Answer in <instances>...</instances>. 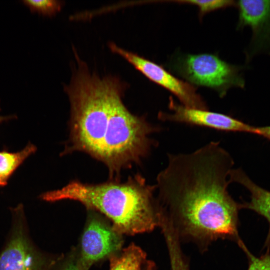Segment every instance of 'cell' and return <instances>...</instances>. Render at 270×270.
Returning <instances> with one entry per match:
<instances>
[{
    "label": "cell",
    "mask_w": 270,
    "mask_h": 270,
    "mask_svg": "<svg viewBox=\"0 0 270 270\" xmlns=\"http://www.w3.org/2000/svg\"><path fill=\"white\" fill-rule=\"evenodd\" d=\"M167 157L156 178V198L181 242H192L204 252L218 240L240 242L241 205L228 190L234 165L230 153L212 141L192 152Z\"/></svg>",
    "instance_id": "cell-1"
},
{
    "label": "cell",
    "mask_w": 270,
    "mask_h": 270,
    "mask_svg": "<svg viewBox=\"0 0 270 270\" xmlns=\"http://www.w3.org/2000/svg\"><path fill=\"white\" fill-rule=\"evenodd\" d=\"M76 68L64 88L70 106V136L64 153H86L104 164L111 179L139 164L158 143L151 135L162 128L132 114L122 100L126 84L100 77L76 56Z\"/></svg>",
    "instance_id": "cell-2"
},
{
    "label": "cell",
    "mask_w": 270,
    "mask_h": 270,
    "mask_svg": "<svg viewBox=\"0 0 270 270\" xmlns=\"http://www.w3.org/2000/svg\"><path fill=\"white\" fill-rule=\"evenodd\" d=\"M156 186L149 184L140 174L124 182L112 179L100 184L72 180L62 188L42 194L48 202L72 200L96 212L110 222L122 235L150 232L158 227L160 211Z\"/></svg>",
    "instance_id": "cell-3"
},
{
    "label": "cell",
    "mask_w": 270,
    "mask_h": 270,
    "mask_svg": "<svg viewBox=\"0 0 270 270\" xmlns=\"http://www.w3.org/2000/svg\"><path fill=\"white\" fill-rule=\"evenodd\" d=\"M166 65L186 82L211 88L220 97L225 96L231 88L244 87L243 68L227 62L216 54L176 52Z\"/></svg>",
    "instance_id": "cell-4"
},
{
    "label": "cell",
    "mask_w": 270,
    "mask_h": 270,
    "mask_svg": "<svg viewBox=\"0 0 270 270\" xmlns=\"http://www.w3.org/2000/svg\"><path fill=\"white\" fill-rule=\"evenodd\" d=\"M86 220L76 248L79 261L88 270L94 264L109 260L122 248L123 236L116 232L101 214L88 210Z\"/></svg>",
    "instance_id": "cell-5"
},
{
    "label": "cell",
    "mask_w": 270,
    "mask_h": 270,
    "mask_svg": "<svg viewBox=\"0 0 270 270\" xmlns=\"http://www.w3.org/2000/svg\"><path fill=\"white\" fill-rule=\"evenodd\" d=\"M60 256H49L34 246L28 236L22 210L17 208L10 238L0 254V270H54Z\"/></svg>",
    "instance_id": "cell-6"
},
{
    "label": "cell",
    "mask_w": 270,
    "mask_h": 270,
    "mask_svg": "<svg viewBox=\"0 0 270 270\" xmlns=\"http://www.w3.org/2000/svg\"><path fill=\"white\" fill-rule=\"evenodd\" d=\"M108 46L112 52L123 58L150 80L172 93L181 104L189 108L208 110L206 103L194 86L176 78L158 64L112 42L109 43Z\"/></svg>",
    "instance_id": "cell-7"
},
{
    "label": "cell",
    "mask_w": 270,
    "mask_h": 270,
    "mask_svg": "<svg viewBox=\"0 0 270 270\" xmlns=\"http://www.w3.org/2000/svg\"><path fill=\"white\" fill-rule=\"evenodd\" d=\"M170 112H159L158 118L162 122H170L190 126H204L229 132H242L254 134V126L228 115L208 110L186 107L170 100Z\"/></svg>",
    "instance_id": "cell-8"
},
{
    "label": "cell",
    "mask_w": 270,
    "mask_h": 270,
    "mask_svg": "<svg viewBox=\"0 0 270 270\" xmlns=\"http://www.w3.org/2000/svg\"><path fill=\"white\" fill-rule=\"evenodd\" d=\"M236 6L238 11L236 28L248 26L252 30L248 58L262 52L270 50V0H239Z\"/></svg>",
    "instance_id": "cell-9"
},
{
    "label": "cell",
    "mask_w": 270,
    "mask_h": 270,
    "mask_svg": "<svg viewBox=\"0 0 270 270\" xmlns=\"http://www.w3.org/2000/svg\"><path fill=\"white\" fill-rule=\"evenodd\" d=\"M229 180L246 188L250 193V200L240 203L241 208L252 210L264 217L269 224V228L264 248L270 250V191L254 183L240 168H232L230 172Z\"/></svg>",
    "instance_id": "cell-10"
},
{
    "label": "cell",
    "mask_w": 270,
    "mask_h": 270,
    "mask_svg": "<svg viewBox=\"0 0 270 270\" xmlns=\"http://www.w3.org/2000/svg\"><path fill=\"white\" fill-rule=\"evenodd\" d=\"M109 270H142L146 260V252L132 242L110 257Z\"/></svg>",
    "instance_id": "cell-11"
},
{
    "label": "cell",
    "mask_w": 270,
    "mask_h": 270,
    "mask_svg": "<svg viewBox=\"0 0 270 270\" xmlns=\"http://www.w3.org/2000/svg\"><path fill=\"white\" fill-rule=\"evenodd\" d=\"M36 150L34 145L28 144L22 150L16 152L5 150L0 152V186H4L8 184L14 172Z\"/></svg>",
    "instance_id": "cell-12"
},
{
    "label": "cell",
    "mask_w": 270,
    "mask_h": 270,
    "mask_svg": "<svg viewBox=\"0 0 270 270\" xmlns=\"http://www.w3.org/2000/svg\"><path fill=\"white\" fill-rule=\"evenodd\" d=\"M170 2L196 6L198 10L200 18L210 12L236 6V2L234 0H170Z\"/></svg>",
    "instance_id": "cell-13"
},
{
    "label": "cell",
    "mask_w": 270,
    "mask_h": 270,
    "mask_svg": "<svg viewBox=\"0 0 270 270\" xmlns=\"http://www.w3.org/2000/svg\"><path fill=\"white\" fill-rule=\"evenodd\" d=\"M22 2L32 12L46 16H55L61 10L63 4L62 2L56 0H24Z\"/></svg>",
    "instance_id": "cell-14"
},
{
    "label": "cell",
    "mask_w": 270,
    "mask_h": 270,
    "mask_svg": "<svg viewBox=\"0 0 270 270\" xmlns=\"http://www.w3.org/2000/svg\"><path fill=\"white\" fill-rule=\"evenodd\" d=\"M246 254L248 260V270H270V252H266L260 256H256L248 250L242 240L238 244Z\"/></svg>",
    "instance_id": "cell-15"
},
{
    "label": "cell",
    "mask_w": 270,
    "mask_h": 270,
    "mask_svg": "<svg viewBox=\"0 0 270 270\" xmlns=\"http://www.w3.org/2000/svg\"><path fill=\"white\" fill-rule=\"evenodd\" d=\"M54 270H88L78 260L76 248L66 255L60 256Z\"/></svg>",
    "instance_id": "cell-16"
},
{
    "label": "cell",
    "mask_w": 270,
    "mask_h": 270,
    "mask_svg": "<svg viewBox=\"0 0 270 270\" xmlns=\"http://www.w3.org/2000/svg\"><path fill=\"white\" fill-rule=\"evenodd\" d=\"M254 134L270 140V126H254Z\"/></svg>",
    "instance_id": "cell-17"
},
{
    "label": "cell",
    "mask_w": 270,
    "mask_h": 270,
    "mask_svg": "<svg viewBox=\"0 0 270 270\" xmlns=\"http://www.w3.org/2000/svg\"><path fill=\"white\" fill-rule=\"evenodd\" d=\"M142 270H157L155 262L151 260H146Z\"/></svg>",
    "instance_id": "cell-18"
},
{
    "label": "cell",
    "mask_w": 270,
    "mask_h": 270,
    "mask_svg": "<svg viewBox=\"0 0 270 270\" xmlns=\"http://www.w3.org/2000/svg\"><path fill=\"white\" fill-rule=\"evenodd\" d=\"M12 116H2L0 115V124L4 121L8 119L12 118Z\"/></svg>",
    "instance_id": "cell-19"
}]
</instances>
